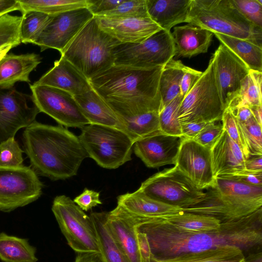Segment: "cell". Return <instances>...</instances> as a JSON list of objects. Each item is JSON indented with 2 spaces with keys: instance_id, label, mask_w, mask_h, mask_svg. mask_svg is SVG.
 Masks as SVG:
<instances>
[{
  "instance_id": "6da1fadb",
  "label": "cell",
  "mask_w": 262,
  "mask_h": 262,
  "mask_svg": "<svg viewBox=\"0 0 262 262\" xmlns=\"http://www.w3.org/2000/svg\"><path fill=\"white\" fill-rule=\"evenodd\" d=\"M164 67L113 65L89 79L92 89L115 113L120 129L134 143L159 129V82Z\"/></svg>"
},
{
  "instance_id": "7a4b0ae2",
  "label": "cell",
  "mask_w": 262,
  "mask_h": 262,
  "mask_svg": "<svg viewBox=\"0 0 262 262\" xmlns=\"http://www.w3.org/2000/svg\"><path fill=\"white\" fill-rule=\"evenodd\" d=\"M137 230L146 235L151 262L226 246L239 248L246 257L262 251V208L209 232L188 231L159 218L144 219Z\"/></svg>"
},
{
  "instance_id": "3957f363",
  "label": "cell",
  "mask_w": 262,
  "mask_h": 262,
  "mask_svg": "<svg viewBox=\"0 0 262 262\" xmlns=\"http://www.w3.org/2000/svg\"><path fill=\"white\" fill-rule=\"evenodd\" d=\"M23 142L33 170L52 180L76 176L88 157L79 137L61 125L35 121L24 130Z\"/></svg>"
},
{
  "instance_id": "277c9868",
  "label": "cell",
  "mask_w": 262,
  "mask_h": 262,
  "mask_svg": "<svg viewBox=\"0 0 262 262\" xmlns=\"http://www.w3.org/2000/svg\"><path fill=\"white\" fill-rule=\"evenodd\" d=\"M204 190L205 196L201 202L183 211L210 216L224 223L237 220L262 206V186L220 177Z\"/></svg>"
},
{
  "instance_id": "5b68a950",
  "label": "cell",
  "mask_w": 262,
  "mask_h": 262,
  "mask_svg": "<svg viewBox=\"0 0 262 262\" xmlns=\"http://www.w3.org/2000/svg\"><path fill=\"white\" fill-rule=\"evenodd\" d=\"M186 23L261 47L262 28L247 20L231 0H191Z\"/></svg>"
},
{
  "instance_id": "8992f818",
  "label": "cell",
  "mask_w": 262,
  "mask_h": 262,
  "mask_svg": "<svg viewBox=\"0 0 262 262\" xmlns=\"http://www.w3.org/2000/svg\"><path fill=\"white\" fill-rule=\"evenodd\" d=\"M121 43L102 30L94 17L60 53L89 80L114 65L113 50Z\"/></svg>"
},
{
  "instance_id": "52a82bcc",
  "label": "cell",
  "mask_w": 262,
  "mask_h": 262,
  "mask_svg": "<svg viewBox=\"0 0 262 262\" xmlns=\"http://www.w3.org/2000/svg\"><path fill=\"white\" fill-rule=\"evenodd\" d=\"M81 129L78 137L88 157L100 166L114 169L132 160L134 142L123 130L95 124Z\"/></svg>"
},
{
  "instance_id": "ba28073f",
  "label": "cell",
  "mask_w": 262,
  "mask_h": 262,
  "mask_svg": "<svg viewBox=\"0 0 262 262\" xmlns=\"http://www.w3.org/2000/svg\"><path fill=\"white\" fill-rule=\"evenodd\" d=\"M225 108L216 81L212 56L207 68L183 97L178 113L181 124L221 121Z\"/></svg>"
},
{
  "instance_id": "9c48e42d",
  "label": "cell",
  "mask_w": 262,
  "mask_h": 262,
  "mask_svg": "<svg viewBox=\"0 0 262 262\" xmlns=\"http://www.w3.org/2000/svg\"><path fill=\"white\" fill-rule=\"evenodd\" d=\"M52 212L68 245L76 252H100L94 222L90 216L65 195L55 198Z\"/></svg>"
},
{
  "instance_id": "30bf717a",
  "label": "cell",
  "mask_w": 262,
  "mask_h": 262,
  "mask_svg": "<svg viewBox=\"0 0 262 262\" xmlns=\"http://www.w3.org/2000/svg\"><path fill=\"white\" fill-rule=\"evenodd\" d=\"M138 189L153 199L183 209L196 205L205 196L204 191L198 188L176 166L153 174Z\"/></svg>"
},
{
  "instance_id": "8fae6325",
  "label": "cell",
  "mask_w": 262,
  "mask_h": 262,
  "mask_svg": "<svg viewBox=\"0 0 262 262\" xmlns=\"http://www.w3.org/2000/svg\"><path fill=\"white\" fill-rule=\"evenodd\" d=\"M114 65L149 69L164 67L175 54L171 32L161 30L140 43H121L113 50Z\"/></svg>"
},
{
  "instance_id": "7c38bea8",
  "label": "cell",
  "mask_w": 262,
  "mask_h": 262,
  "mask_svg": "<svg viewBox=\"0 0 262 262\" xmlns=\"http://www.w3.org/2000/svg\"><path fill=\"white\" fill-rule=\"evenodd\" d=\"M42 187L30 167H0V210L10 212L36 201Z\"/></svg>"
},
{
  "instance_id": "4fadbf2b",
  "label": "cell",
  "mask_w": 262,
  "mask_h": 262,
  "mask_svg": "<svg viewBox=\"0 0 262 262\" xmlns=\"http://www.w3.org/2000/svg\"><path fill=\"white\" fill-rule=\"evenodd\" d=\"M33 103L40 112L44 113L60 125L82 128L90 124L81 113L74 96L55 88L30 84Z\"/></svg>"
},
{
  "instance_id": "5bb4252c",
  "label": "cell",
  "mask_w": 262,
  "mask_h": 262,
  "mask_svg": "<svg viewBox=\"0 0 262 262\" xmlns=\"http://www.w3.org/2000/svg\"><path fill=\"white\" fill-rule=\"evenodd\" d=\"M31 96L13 87L0 86V143L14 138L17 132L35 121L40 111L28 101Z\"/></svg>"
},
{
  "instance_id": "9a60e30c",
  "label": "cell",
  "mask_w": 262,
  "mask_h": 262,
  "mask_svg": "<svg viewBox=\"0 0 262 262\" xmlns=\"http://www.w3.org/2000/svg\"><path fill=\"white\" fill-rule=\"evenodd\" d=\"M94 16L88 8H81L52 15L34 44L40 51L52 48L60 53L84 26Z\"/></svg>"
},
{
  "instance_id": "2e32d148",
  "label": "cell",
  "mask_w": 262,
  "mask_h": 262,
  "mask_svg": "<svg viewBox=\"0 0 262 262\" xmlns=\"http://www.w3.org/2000/svg\"><path fill=\"white\" fill-rule=\"evenodd\" d=\"M216 81L225 110L238 93L249 69L245 63L222 43L212 56Z\"/></svg>"
},
{
  "instance_id": "e0dca14e",
  "label": "cell",
  "mask_w": 262,
  "mask_h": 262,
  "mask_svg": "<svg viewBox=\"0 0 262 262\" xmlns=\"http://www.w3.org/2000/svg\"><path fill=\"white\" fill-rule=\"evenodd\" d=\"M174 165L199 189L204 190L214 180L210 149L192 139L184 138Z\"/></svg>"
},
{
  "instance_id": "ac0fdd59",
  "label": "cell",
  "mask_w": 262,
  "mask_h": 262,
  "mask_svg": "<svg viewBox=\"0 0 262 262\" xmlns=\"http://www.w3.org/2000/svg\"><path fill=\"white\" fill-rule=\"evenodd\" d=\"M184 138L169 135L159 130L136 141L134 151L148 168L174 165Z\"/></svg>"
},
{
  "instance_id": "d6986e66",
  "label": "cell",
  "mask_w": 262,
  "mask_h": 262,
  "mask_svg": "<svg viewBox=\"0 0 262 262\" xmlns=\"http://www.w3.org/2000/svg\"><path fill=\"white\" fill-rule=\"evenodd\" d=\"M140 219L117 207L107 212L106 224L118 247L129 262H141L137 226Z\"/></svg>"
},
{
  "instance_id": "ffe728a7",
  "label": "cell",
  "mask_w": 262,
  "mask_h": 262,
  "mask_svg": "<svg viewBox=\"0 0 262 262\" xmlns=\"http://www.w3.org/2000/svg\"><path fill=\"white\" fill-rule=\"evenodd\" d=\"M94 17L102 30L121 43H140L162 30L149 17Z\"/></svg>"
},
{
  "instance_id": "44dd1931",
  "label": "cell",
  "mask_w": 262,
  "mask_h": 262,
  "mask_svg": "<svg viewBox=\"0 0 262 262\" xmlns=\"http://www.w3.org/2000/svg\"><path fill=\"white\" fill-rule=\"evenodd\" d=\"M34 84L59 89L73 96L81 95L92 89L89 80L61 56L54 62L53 67Z\"/></svg>"
},
{
  "instance_id": "7402d4cb",
  "label": "cell",
  "mask_w": 262,
  "mask_h": 262,
  "mask_svg": "<svg viewBox=\"0 0 262 262\" xmlns=\"http://www.w3.org/2000/svg\"><path fill=\"white\" fill-rule=\"evenodd\" d=\"M210 150L214 178L231 175L246 169V159L242 150L225 129Z\"/></svg>"
},
{
  "instance_id": "603a6c76",
  "label": "cell",
  "mask_w": 262,
  "mask_h": 262,
  "mask_svg": "<svg viewBox=\"0 0 262 262\" xmlns=\"http://www.w3.org/2000/svg\"><path fill=\"white\" fill-rule=\"evenodd\" d=\"M171 33L176 59L191 58L207 52L213 35L210 31L192 24L176 26Z\"/></svg>"
},
{
  "instance_id": "cb8c5ba5",
  "label": "cell",
  "mask_w": 262,
  "mask_h": 262,
  "mask_svg": "<svg viewBox=\"0 0 262 262\" xmlns=\"http://www.w3.org/2000/svg\"><path fill=\"white\" fill-rule=\"evenodd\" d=\"M117 205L135 216L145 219L158 217L183 211V208L153 199L139 189L118 196Z\"/></svg>"
},
{
  "instance_id": "d4e9b609",
  "label": "cell",
  "mask_w": 262,
  "mask_h": 262,
  "mask_svg": "<svg viewBox=\"0 0 262 262\" xmlns=\"http://www.w3.org/2000/svg\"><path fill=\"white\" fill-rule=\"evenodd\" d=\"M190 2L191 0H146L149 18L168 32L176 25L186 23Z\"/></svg>"
},
{
  "instance_id": "484cf974",
  "label": "cell",
  "mask_w": 262,
  "mask_h": 262,
  "mask_svg": "<svg viewBox=\"0 0 262 262\" xmlns=\"http://www.w3.org/2000/svg\"><path fill=\"white\" fill-rule=\"evenodd\" d=\"M40 62V56L35 53L7 54L0 60V86L13 87L18 81L30 82V74Z\"/></svg>"
},
{
  "instance_id": "4316f807",
  "label": "cell",
  "mask_w": 262,
  "mask_h": 262,
  "mask_svg": "<svg viewBox=\"0 0 262 262\" xmlns=\"http://www.w3.org/2000/svg\"><path fill=\"white\" fill-rule=\"evenodd\" d=\"M73 96L90 124L108 126L120 129V124L115 113L93 89L81 95Z\"/></svg>"
},
{
  "instance_id": "83f0119b",
  "label": "cell",
  "mask_w": 262,
  "mask_h": 262,
  "mask_svg": "<svg viewBox=\"0 0 262 262\" xmlns=\"http://www.w3.org/2000/svg\"><path fill=\"white\" fill-rule=\"evenodd\" d=\"M108 212L91 213L104 262H129L112 236L106 224Z\"/></svg>"
},
{
  "instance_id": "f1b7e54d",
  "label": "cell",
  "mask_w": 262,
  "mask_h": 262,
  "mask_svg": "<svg viewBox=\"0 0 262 262\" xmlns=\"http://www.w3.org/2000/svg\"><path fill=\"white\" fill-rule=\"evenodd\" d=\"M225 46L248 67L249 70L262 72V48L249 41L226 35L214 33Z\"/></svg>"
},
{
  "instance_id": "f546056e",
  "label": "cell",
  "mask_w": 262,
  "mask_h": 262,
  "mask_svg": "<svg viewBox=\"0 0 262 262\" xmlns=\"http://www.w3.org/2000/svg\"><path fill=\"white\" fill-rule=\"evenodd\" d=\"M244 258L241 249L226 246L199 252L181 254L154 262H243Z\"/></svg>"
},
{
  "instance_id": "4dcf8cb0",
  "label": "cell",
  "mask_w": 262,
  "mask_h": 262,
  "mask_svg": "<svg viewBox=\"0 0 262 262\" xmlns=\"http://www.w3.org/2000/svg\"><path fill=\"white\" fill-rule=\"evenodd\" d=\"M177 228L191 232H209L219 228L221 222L215 217L183 211L158 217Z\"/></svg>"
},
{
  "instance_id": "1f68e13d",
  "label": "cell",
  "mask_w": 262,
  "mask_h": 262,
  "mask_svg": "<svg viewBox=\"0 0 262 262\" xmlns=\"http://www.w3.org/2000/svg\"><path fill=\"white\" fill-rule=\"evenodd\" d=\"M36 249L27 239L0 233V259L4 262H37Z\"/></svg>"
},
{
  "instance_id": "d6a6232c",
  "label": "cell",
  "mask_w": 262,
  "mask_h": 262,
  "mask_svg": "<svg viewBox=\"0 0 262 262\" xmlns=\"http://www.w3.org/2000/svg\"><path fill=\"white\" fill-rule=\"evenodd\" d=\"M185 66L181 60L173 58L163 67L159 82L160 110L180 95V84Z\"/></svg>"
},
{
  "instance_id": "836d02e7",
  "label": "cell",
  "mask_w": 262,
  "mask_h": 262,
  "mask_svg": "<svg viewBox=\"0 0 262 262\" xmlns=\"http://www.w3.org/2000/svg\"><path fill=\"white\" fill-rule=\"evenodd\" d=\"M22 15L30 11H37L54 15L67 11L88 8V0H17Z\"/></svg>"
},
{
  "instance_id": "e575fe53",
  "label": "cell",
  "mask_w": 262,
  "mask_h": 262,
  "mask_svg": "<svg viewBox=\"0 0 262 262\" xmlns=\"http://www.w3.org/2000/svg\"><path fill=\"white\" fill-rule=\"evenodd\" d=\"M262 72L249 70L243 80L238 93L231 100L227 108L238 105L250 107L262 105Z\"/></svg>"
},
{
  "instance_id": "d590c367",
  "label": "cell",
  "mask_w": 262,
  "mask_h": 262,
  "mask_svg": "<svg viewBox=\"0 0 262 262\" xmlns=\"http://www.w3.org/2000/svg\"><path fill=\"white\" fill-rule=\"evenodd\" d=\"M22 16L20 32L21 42L34 43L50 21L52 15L30 11Z\"/></svg>"
},
{
  "instance_id": "8d00e7d4",
  "label": "cell",
  "mask_w": 262,
  "mask_h": 262,
  "mask_svg": "<svg viewBox=\"0 0 262 262\" xmlns=\"http://www.w3.org/2000/svg\"><path fill=\"white\" fill-rule=\"evenodd\" d=\"M183 98V97L179 95L160 110L159 121L161 132L172 136H183L178 120L179 110Z\"/></svg>"
},
{
  "instance_id": "74e56055",
  "label": "cell",
  "mask_w": 262,
  "mask_h": 262,
  "mask_svg": "<svg viewBox=\"0 0 262 262\" xmlns=\"http://www.w3.org/2000/svg\"><path fill=\"white\" fill-rule=\"evenodd\" d=\"M23 16L5 14L0 17V49L18 46L20 40V27Z\"/></svg>"
},
{
  "instance_id": "f35d334b",
  "label": "cell",
  "mask_w": 262,
  "mask_h": 262,
  "mask_svg": "<svg viewBox=\"0 0 262 262\" xmlns=\"http://www.w3.org/2000/svg\"><path fill=\"white\" fill-rule=\"evenodd\" d=\"M237 122L250 157L262 156L261 125L257 122L253 116L245 122H241L238 120Z\"/></svg>"
},
{
  "instance_id": "ab89813d",
  "label": "cell",
  "mask_w": 262,
  "mask_h": 262,
  "mask_svg": "<svg viewBox=\"0 0 262 262\" xmlns=\"http://www.w3.org/2000/svg\"><path fill=\"white\" fill-rule=\"evenodd\" d=\"M98 16L108 18L149 17L146 0H123L113 10Z\"/></svg>"
},
{
  "instance_id": "60d3db41",
  "label": "cell",
  "mask_w": 262,
  "mask_h": 262,
  "mask_svg": "<svg viewBox=\"0 0 262 262\" xmlns=\"http://www.w3.org/2000/svg\"><path fill=\"white\" fill-rule=\"evenodd\" d=\"M23 151L14 138L0 143V167H17L22 165Z\"/></svg>"
},
{
  "instance_id": "b9f144b4",
  "label": "cell",
  "mask_w": 262,
  "mask_h": 262,
  "mask_svg": "<svg viewBox=\"0 0 262 262\" xmlns=\"http://www.w3.org/2000/svg\"><path fill=\"white\" fill-rule=\"evenodd\" d=\"M221 121L229 137L239 146L246 159H248L250 156L241 129L237 119L228 108L225 110Z\"/></svg>"
},
{
  "instance_id": "7bdbcfd3",
  "label": "cell",
  "mask_w": 262,
  "mask_h": 262,
  "mask_svg": "<svg viewBox=\"0 0 262 262\" xmlns=\"http://www.w3.org/2000/svg\"><path fill=\"white\" fill-rule=\"evenodd\" d=\"M241 13L254 25L262 28V4L258 0H231Z\"/></svg>"
},
{
  "instance_id": "ee69618b",
  "label": "cell",
  "mask_w": 262,
  "mask_h": 262,
  "mask_svg": "<svg viewBox=\"0 0 262 262\" xmlns=\"http://www.w3.org/2000/svg\"><path fill=\"white\" fill-rule=\"evenodd\" d=\"M224 129L222 124L210 122L192 140L203 146L210 149Z\"/></svg>"
},
{
  "instance_id": "f6af8a7d",
  "label": "cell",
  "mask_w": 262,
  "mask_h": 262,
  "mask_svg": "<svg viewBox=\"0 0 262 262\" xmlns=\"http://www.w3.org/2000/svg\"><path fill=\"white\" fill-rule=\"evenodd\" d=\"M99 196V192L85 188L73 201L82 210L87 211L93 207L102 204Z\"/></svg>"
},
{
  "instance_id": "bcb514c9",
  "label": "cell",
  "mask_w": 262,
  "mask_h": 262,
  "mask_svg": "<svg viewBox=\"0 0 262 262\" xmlns=\"http://www.w3.org/2000/svg\"><path fill=\"white\" fill-rule=\"evenodd\" d=\"M221 177L230 179L248 185L262 186V171H251L245 169L231 175Z\"/></svg>"
},
{
  "instance_id": "7dc6e473",
  "label": "cell",
  "mask_w": 262,
  "mask_h": 262,
  "mask_svg": "<svg viewBox=\"0 0 262 262\" xmlns=\"http://www.w3.org/2000/svg\"><path fill=\"white\" fill-rule=\"evenodd\" d=\"M202 72L185 66L180 84V95L184 97L199 79Z\"/></svg>"
},
{
  "instance_id": "c3c4849f",
  "label": "cell",
  "mask_w": 262,
  "mask_h": 262,
  "mask_svg": "<svg viewBox=\"0 0 262 262\" xmlns=\"http://www.w3.org/2000/svg\"><path fill=\"white\" fill-rule=\"evenodd\" d=\"M123 1V0H88V8L94 16H98L113 10Z\"/></svg>"
},
{
  "instance_id": "681fc988",
  "label": "cell",
  "mask_w": 262,
  "mask_h": 262,
  "mask_svg": "<svg viewBox=\"0 0 262 262\" xmlns=\"http://www.w3.org/2000/svg\"><path fill=\"white\" fill-rule=\"evenodd\" d=\"M210 122H191L181 124V131L186 138L194 139Z\"/></svg>"
},
{
  "instance_id": "f907efd6",
  "label": "cell",
  "mask_w": 262,
  "mask_h": 262,
  "mask_svg": "<svg viewBox=\"0 0 262 262\" xmlns=\"http://www.w3.org/2000/svg\"><path fill=\"white\" fill-rule=\"evenodd\" d=\"M137 238L141 262H151L150 250L146 234L137 231Z\"/></svg>"
},
{
  "instance_id": "816d5d0a",
  "label": "cell",
  "mask_w": 262,
  "mask_h": 262,
  "mask_svg": "<svg viewBox=\"0 0 262 262\" xmlns=\"http://www.w3.org/2000/svg\"><path fill=\"white\" fill-rule=\"evenodd\" d=\"M226 108H228L236 119L241 122H245L253 116L250 107L247 105H238Z\"/></svg>"
},
{
  "instance_id": "f5cc1de1",
  "label": "cell",
  "mask_w": 262,
  "mask_h": 262,
  "mask_svg": "<svg viewBox=\"0 0 262 262\" xmlns=\"http://www.w3.org/2000/svg\"><path fill=\"white\" fill-rule=\"evenodd\" d=\"M74 262H104L100 252H77Z\"/></svg>"
},
{
  "instance_id": "db71d44e",
  "label": "cell",
  "mask_w": 262,
  "mask_h": 262,
  "mask_svg": "<svg viewBox=\"0 0 262 262\" xmlns=\"http://www.w3.org/2000/svg\"><path fill=\"white\" fill-rule=\"evenodd\" d=\"M246 170L251 171H262V156H251L245 163Z\"/></svg>"
},
{
  "instance_id": "11a10c76",
  "label": "cell",
  "mask_w": 262,
  "mask_h": 262,
  "mask_svg": "<svg viewBox=\"0 0 262 262\" xmlns=\"http://www.w3.org/2000/svg\"><path fill=\"white\" fill-rule=\"evenodd\" d=\"M19 9L17 0H0V17L14 11H19Z\"/></svg>"
},
{
  "instance_id": "9f6ffc18",
  "label": "cell",
  "mask_w": 262,
  "mask_h": 262,
  "mask_svg": "<svg viewBox=\"0 0 262 262\" xmlns=\"http://www.w3.org/2000/svg\"><path fill=\"white\" fill-rule=\"evenodd\" d=\"M250 109L254 118L262 126V105L252 106Z\"/></svg>"
},
{
  "instance_id": "6f0895ef",
  "label": "cell",
  "mask_w": 262,
  "mask_h": 262,
  "mask_svg": "<svg viewBox=\"0 0 262 262\" xmlns=\"http://www.w3.org/2000/svg\"><path fill=\"white\" fill-rule=\"evenodd\" d=\"M243 262H262V251L253 253L245 257Z\"/></svg>"
},
{
  "instance_id": "680465c9",
  "label": "cell",
  "mask_w": 262,
  "mask_h": 262,
  "mask_svg": "<svg viewBox=\"0 0 262 262\" xmlns=\"http://www.w3.org/2000/svg\"><path fill=\"white\" fill-rule=\"evenodd\" d=\"M13 47L11 46H8L0 49V60L8 53L9 51Z\"/></svg>"
}]
</instances>
